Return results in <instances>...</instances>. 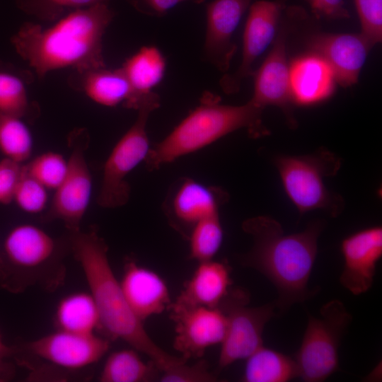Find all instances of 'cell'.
<instances>
[{
  "label": "cell",
  "instance_id": "cell-32",
  "mask_svg": "<svg viewBox=\"0 0 382 382\" xmlns=\"http://www.w3.org/2000/svg\"><path fill=\"white\" fill-rule=\"evenodd\" d=\"M47 189L27 173L24 168L13 196L16 205L24 212L35 214L42 212L47 204Z\"/></svg>",
  "mask_w": 382,
  "mask_h": 382
},
{
  "label": "cell",
  "instance_id": "cell-20",
  "mask_svg": "<svg viewBox=\"0 0 382 382\" xmlns=\"http://www.w3.org/2000/svg\"><path fill=\"white\" fill-rule=\"evenodd\" d=\"M335 82L331 66L314 52L295 59L289 66L291 98L298 105H311L328 98Z\"/></svg>",
  "mask_w": 382,
  "mask_h": 382
},
{
  "label": "cell",
  "instance_id": "cell-12",
  "mask_svg": "<svg viewBox=\"0 0 382 382\" xmlns=\"http://www.w3.org/2000/svg\"><path fill=\"white\" fill-rule=\"evenodd\" d=\"M175 323L173 347L182 357H202L210 347L221 344L227 329V318L220 308L170 304Z\"/></svg>",
  "mask_w": 382,
  "mask_h": 382
},
{
  "label": "cell",
  "instance_id": "cell-9",
  "mask_svg": "<svg viewBox=\"0 0 382 382\" xmlns=\"http://www.w3.org/2000/svg\"><path fill=\"white\" fill-rule=\"evenodd\" d=\"M250 295L242 288H231L219 308L227 318L226 335L221 344L218 371L247 359L263 345L262 333L269 320L277 316L274 301L251 307Z\"/></svg>",
  "mask_w": 382,
  "mask_h": 382
},
{
  "label": "cell",
  "instance_id": "cell-31",
  "mask_svg": "<svg viewBox=\"0 0 382 382\" xmlns=\"http://www.w3.org/2000/svg\"><path fill=\"white\" fill-rule=\"evenodd\" d=\"M111 0H15L25 13L43 21H57L66 11L108 4Z\"/></svg>",
  "mask_w": 382,
  "mask_h": 382
},
{
  "label": "cell",
  "instance_id": "cell-7",
  "mask_svg": "<svg viewBox=\"0 0 382 382\" xmlns=\"http://www.w3.org/2000/svg\"><path fill=\"white\" fill-rule=\"evenodd\" d=\"M352 319L337 299L324 304L318 317L308 313L301 344L294 357L299 378L306 382H322L339 370V348Z\"/></svg>",
  "mask_w": 382,
  "mask_h": 382
},
{
  "label": "cell",
  "instance_id": "cell-6",
  "mask_svg": "<svg viewBox=\"0 0 382 382\" xmlns=\"http://www.w3.org/2000/svg\"><path fill=\"white\" fill-rule=\"evenodd\" d=\"M274 164L285 193L300 214L320 209L336 217L342 212V197L325 184V178L340 169L342 161L336 154L320 148L308 155L277 156Z\"/></svg>",
  "mask_w": 382,
  "mask_h": 382
},
{
  "label": "cell",
  "instance_id": "cell-28",
  "mask_svg": "<svg viewBox=\"0 0 382 382\" xmlns=\"http://www.w3.org/2000/svg\"><path fill=\"white\" fill-rule=\"evenodd\" d=\"M223 238L224 231L219 214L199 221L190 228V258L198 262L212 260L219 250Z\"/></svg>",
  "mask_w": 382,
  "mask_h": 382
},
{
  "label": "cell",
  "instance_id": "cell-8",
  "mask_svg": "<svg viewBox=\"0 0 382 382\" xmlns=\"http://www.w3.org/2000/svg\"><path fill=\"white\" fill-rule=\"evenodd\" d=\"M160 97L150 93L137 109L136 120L116 143L103 166L97 203L104 208H117L129 200L127 175L144 162L150 149L146 125L151 112L160 106Z\"/></svg>",
  "mask_w": 382,
  "mask_h": 382
},
{
  "label": "cell",
  "instance_id": "cell-11",
  "mask_svg": "<svg viewBox=\"0 0 382 382\" xmlns=\"http://www.w3.org/2000/svg\"><path fill=\"white\" fill-rule=\"evenodd\" d=\"M285 0H260L252 4L243 35L241 63L234 73L226 74L220 86L227 94L237 93L242 81L253 76V66L275 37Z\"/></svg>",
  "mask_w": 382,
  "mask_h": 382
},
{
  "label": "cell",
  "instance_id": "cell-1",
  "mask_svg": "<svg viewBox=\"0 0 382 382\" xmlns=\"http://www.w3.org/2000/svg\"><path fill=\"white\" fill-rule=\"evenodd\" d=\"M115 16L103 3L69 11L48 28L26 22L11 43L39 78L63 68L80 73L105 67L103 38Z\"/></svg>",
  "mask_w": 382,
  "mask_h": 382
},
{
  "label": "cell",
  "instance_id": "cell-23",
  "mask_svg": "<svg viewBox=\"0 0 382 382\" xmlns=\"http://www.w3.org/2000/svg\"><path fill=\"white\" fill-rule=\"evenodd\" d=\"M166 67L161 52L154 46H144L128 58L121 67L132 91L129 108L137 109L163 79Z\"/></svg>",
  "mask_w": 382,
  "mask_h": 382
},
{
  "label": "cell",
  "instance_id": "cell-37",
  "mask_svg": "<svg viewBox=\"0 0 382 382\" xmlns=\"http://www.w3.org/2000/svg\"><path fill=\"white\" fill-rule=\"evenodd\" d=\"M316 16L328 19H341L349 17L345 0H306Z\"/></svg>",
  "mask_w": 382,
  "mask_h": 382
},
{
  "label": "cell",
  "instance_id": "cell-5",
  "mask_svg": "<svg viewBox=\"0 0 382 382\" xmlns=\"http://www.w3.org/2000/svg\"><path fill=\"white\" fill-rule=\"evenodd\" d=\"M69 247L37 226H16L0 246V286L13 294L35 286L54 291L64 282Z\"/></svg>",
  "mask_w": 382,
  "mask_h": 382
},
{
  "label": "cell",
  "instance_id": "cell-2",
  "mask_svg": "<svg viewBox=\"0 0 382 382\" xmlns=\"http://www.w3.org/2000/svg\"><path fill=\"white\" fill-rule=\"evenodd\" d=\"M323 228L322 221H315L303 231L286 234L282 225L267 216L243 222L242 228L251 236L253 245L239 256V261L261 273L274 285L277 292L274 301L279 314L317 294L318 289H310L308 284Z\"/></svg>",
  "mask_w": 382,
  "mask_h": 382
},
{
  "label": "cell",
  "instance_id": "cell-34",
  "mask_svg": "<svg viewBox=\"0 0 382 382\" xmlns=\"http://www.w3.org/2000/svg\"><path fill=\"white\" fill-rule=\"evenodd\" d=\"M159 381L162 382H213L217 381V376L211 372L208 364L199 360L188 364L187 361L161 371Z\"/></svg>",
  "mask_w": 382,
  "mask_h": 382
},
{
  "label": "cell",
  "instance_id": "cell-30",
  "mask_svg": "<svg viewBox=\"0 0 382 382\" xmlns=\"http://www.w3.org/2000/svg\"><path fill=\"white\" fill-rule=\"evenodd\" d=\"M67 164V159L61 154L47 151L24 163V168L47 189L55 190L66 175Z\"/></svg>",
  "mask_w": 382,
  "mask_h": 382
},
{
  "label": "cell",
  "instance_id": "cell-36",
  "mask_svg": "<svg viewBox=\"0 0 382 382\" xmlns=\"http://www.w3.org/2000/svg\"><path fill=\"white\" fill-rule=\"evenodd\" d=\"M135 9L141 13L163 16L168 11L174 8L178 4L186 1H192L195 3L200 4L205 0H127Z\"/></svg>",
  "mask_w": 382,
  "mask_h": 382
},
{
  "label": "cell",
  "instance_id": "cell-10",
  "mask_svg": "<svg viewBox=\"0 0 382 382\" xmlns=\"http://www.w3.org/2000/svg\"><path fill=\"white\" fill-rule=\"evenodd\" d=\"M69 140L71 151L67 159L66 173L54 190L44 219L60 220L69 232H74L81 229V221L90 203L93 183L85 156L88 138L80 133L75 134Z\"/></svg>",
  "mask_w": 382,
  "mask_h": 382
},
{
  "label": "cell",
  "instance_id": "cell-22",
  "mask_svg": "<svg viewBox=\"0 0 382 382\" xmlns=\"http://www.w3.org/2000/svg\"><path fill=\"white\" fill-rule=\"evenodd\" d=\"M74 87L82 91L95 103L107 107L122 104L129 108L132 91L121 68L105 67L76 72L71 78Z\"/></svg>",
  "mask_w": 382,
  "mask_h": 382
},
{
  "label": "cell",
  "instance_id": "cell-14",
  "mask_svg": "<svg viewBox=\"0 0 382 382\" xmlns=\"http://www.w3.org/2000/svg\"><path fill=\"white\" fill-rule=\"evenodd\" d=\"M344 267L340 284L354 295L373 285L377 262L382 256V228L369 227L345 238L340 245Z\"/></svg>",
  "mask_w": 382,
  "mask_h": 382
},
{
  "label": "cell",
  "instance_id": "cell-13",
  "mask_svg": "<svg viewBox=\"0 0 382 382\" xmlns=\"http://www.w3.org/2000/svg\"><path fill=\"white\" fill-rule=\"evenodd\" d=\"M109 347L108 340L94 333L80 334L59 330L25 345V349L33 355L70 370L96 363Z\"/></svg>",
  "mask_w": 382,
  "mask_h": 382
},
{
  "label": "cell",
  "instance_id": "cell-16",
  "mask_svg": "<svg viewBox=\"0 0 382 382\" xmlns=\"http://www.w3.org/2000/svg\"><path fill=\"white\" fill-rule=\"evenodd\" d=\"M254 76V91L250 100L265 109L268 105L279 107L290 125L296 122L292 115L293 103L289 83V65L286 57V35L281 30L272 48Z\"/></svg>",
  "mask_w": 382,
  "mask_h": 382
},
{
  "label": "cell",
  "instance_id": "cell-27",
  "mask_svg": "<svg viewBox=\"0 0 382 382\" xmlns=\"http://www.w3.org/2000/svg\"><path fill=\"white\" fill-rule=\"evenodd\" d=\"M33 149V136L23 118L0 113V152L4 158L23 164Z\"/></svg>",
  "mask_w": 382,
  "mask_h": 382
},
{
  "label": "cell",
  "instance_id": "cell-38",
  "mask_svg": "<svg viewBox=\"0 0 382 382\" xmlns=\"http://www.w3.org/2000/svg\"><path fill=\"white\" fill-rule=\"evenodd\" d=\"M15 348L8 347L5 345L0 336V359L13 354Z\"/></svg>",
  "mask_w": 382,
  "mask_h": 382
},
{
  "label": "cell",
  "instance_id": "cell-29",
  "mask_svg": "<svg viewBox=\"0 0 382 382\" xmlns=\"http://www.w3.org/2000/svg\"><path fill=\"white\" fill-rule=\"evenodd\" d=\"M33 112L23 80L15 74L0 70V113L24 118Z\"/></svg>",
  "mask_w": 382,
  "mask_h": 382
},
{
  "label": "cell",
  "instance_id": "cell-33",
  "mask_svg": "<svg viewBox=\"0 0 382 382\" xmlns=\"http://www.w3.org/2000/svg\"><path fill=\"white\" fill-rule=\"evenodd\" d=\"M361 32L374 46L382 37V0H354Z\"/></svg>",
  "mask_w": 382,
  "mask_h": 382
},
{
  "label": "cell",
  "instance_id": "cell-21",
  "mask_svg": "<svg viewBox=\"0 0 382 382\" xmlns=\"http://www.w3.org/2000/svg\"><path fill=\"white\" fill-rule=\"evenodd\" d=\"M231 269L226 261L212 259L198 262L173 303L218 308L231 288Z\"/></svg>",
  "mask_w": 382,
  "mask_h": 382
},
{
  "label": "cell",
  "instance_id": "cell-24",
  "mask_svg": "<svg viewBox=\"0 0 382 382\" xmlns=\"http://www.w3.org/2000/svg\"><path fill=\"white\" fill-rule=\"evenodd\" d=\"M54 320L57 330L67 332L92 334L100 328L98 310L90 292H74L60 299Z\"/></svg>",
  "mask_w": 382,
  "mask_h": 382
},
{
  "label": "cell",
  "instance_id": "cell-4",
  "mask_svg": "<svg viewBox=\"0 0 382 382\" xmlns=\"http://www.w3.org/2000/svg\"><path fill=\"white\" fill-rule=\"evenodd\" d=\"M263 110L250 100L241 105H224L219 96L204 92L199 104L151 148L144 161L146 168L158 169L238 129H246L255 139L268 134L262 124Z\"/></svg>",
  "mask_w": 382,
  "mask_h": 382
},
{
  "label": "cell",
  "instance_id": "cell-15",
  "mask_svg": "<svg viewBox=\"0 0 382 382\" xmlns=\"http://www.w3.org/2000/svg\"><path fill=\"white\" fill-rule=\"evenodd\" d=\"M253 0H214L207 5L204 56L221 71H226L237 47L233 35Z\"/></svg>",
  "mask_w": 382,
  "mask_h": 382
},
{
  "label": "cell",
  "instance_id": "cell-3",
  "mask_svg": "<svg viewBox=\"0 0 382 382\" xmlns=\"http://www.w3.org/2000/svg\"><path fill=\"white\" fill-rule=\"evenodd\" d=\"M69 248L83 270L100 316V328L112 339L121 340L149 357L163 371L183 361L156 345L143 322L133 313L108 259V247L97 231L69 232Z\"/></svg>",
  "mask_w": 382,
  "mask_h": 382
},
{
  "label": "cell",
  "instance_id": "cell-25",
  "mask_svg": "<svg viewBox=\"0 0 382 382\" xmlns=\"http://www.w3.org/2000/svg\"><path fill=\"white\" fill-rule=\"evenodd\" d=\"M245 359L242 381L286 382L299 378L294 357L263 345Z\"/></svg>",
  "mask_w": 382,
  "mask_h": 382
},
{
  "label": "cell",
  "instance_id": "cell-18",
  "mask_svg": "<svg viewBox=\"0 0 382 382\" xmlns=\"http://www.w3.org/2000/svg\"><path fill=\"white\" fill-rule=\"evenodd\" d=\"M120 284L130 309L142 322L170 306L169 289L163 279L134 260L125 264Z\"/></svg>",
  "mask_w": 382,
  "mask_h": 382
},
{
  "label": "cell",
  "instance_id": "cell-26",
  "mask_svg": "<svg viewBox=\"0 0 382 382\" xmlns=\"http://www.w3.org/2000/svg\"><path fill=\"white\" fill-rule=\"evenodd\" d=\"M156 369L155 364H146L136 349H124L108 356L98 379L100 382L151 381L155 377Z\"/></svg>",
  "mask_w": 382,
  "mask_h": 382
},
{
  "label": "cell",
  "instance_id": "cell-35",
  "mask_svg": "<svg viewBox=\"0 0 382 382\" xmlns=\"http://www.w3.org/2000/svg\"><path fill=\"white\" fill-rule=\"evenodd\" d=\"M23 164L7 158L0 160V204H8L13 202L23 173Z\"/></svg>",
  "mask_w": 382,
  "mask_h": 382
},
{
  "label": "cell",
  "instance_id": "cell-19",
  "mask_svg": "<svg viewBox=\"0 0 382 382\" xmlns=\"http://www.w3.org/2000/svg\"><path fill=\"white\" fill-rule=\"evenodd\" d=\"M227 199L221 188L187 178L174 192L168 212L175 224L191 228L199 221L219 214L220 206Z\"/></svg>",
  "mask_w": 382,
  "mask_h": 382
},
{
  "label": "cell",
  "instance_id": "cell-17",
  "mask_svg": "<svg viewBox=\"0 0 382 382\" xmlns=\"http://www.w3.org/2000/svg\"><path fill=\"white\" fill-rule=\"evenodd\" d=\"M312 51L331 66L336 82L344 87L357 83L360 71L374 45L361 33H320L308 42Z\"/></svg>",
  "mask_w": 382,
  "mask_h": 382
}]
</instances>
